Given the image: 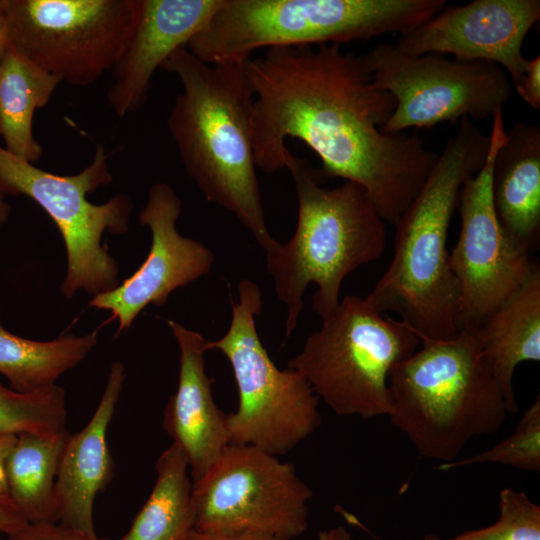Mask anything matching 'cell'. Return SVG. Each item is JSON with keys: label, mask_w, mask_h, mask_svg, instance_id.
<instances>
[{"label": "cell", "mask_w": 540, "mask_h": 540, "mask_svg": "<svg viewBox=\"0 0 540 540\" xmlns=\"http://www.w3.org/2000/svg\"><path fill=\"white\" fill-rule=\"evenodd\" d=\"M445 0H224L187 44L207 64H244L262 47L343 44L427 21Z\"/></svg>", "instance_id": "obj_6"}, {"label": "cell", "mask_w": 540, "mask_h": 540, "mask_svg": "<svg viewBox=\"0 0 540 540\" xmlns=\"http://www.w3.org/2000/svg\"><path fill=\"white\" fill-rule=\"evenodd\" d=\"M295 186L298 214L292 237L266 252L277 298L286 307L285 333L295 330L304 294L316 286L313 310L321 320L339 305L344 279L376 261L387 243L386 222L357 183L324 186L308 160L288 152L286 167Z\"/></svg>", "instance_id": "obj_4"}, {"label": "cell", "mask_w": 540, "mask_h": 540, "mask_svg": "<svg viewBox=\"0 0 540 540\" xmlns=\"http://www.w3.org/2000/svg\"><path fill=\"white\" fill-rule=\"evenodd\" d=\"M317 540H353L351 534L342 526L320 531Z\"/></svg>", "instance_id": "obj_33"}, {"label": "cell", "mask_w": 540, "mask_h": 540, "mask_svg": "<svg viewBox=\"0 0 540 540\" xmlns=\"http://www.w3.org/2000/svg\"><path fill=\"white\" fill-rule=\"evenodd\" d=\"M17 435L0 434V496H7V486L5 478L6 460L15 444Z\"/></svg>", "instance_id": "obj_32"}, {"label": "cell", "mask_w": 540, "mask_h": 540, "mask_svg": "<svg viewBox=\"0 0 540 540\" xmlns=\"http://www.w3.org/2000/svg\"><path fill=\"white\" fill-rule=\"evenodd\" d=\"M98 343L97 330L86 335H61L36 341L17 336L0 326V373L10 388L32 393L55 385L66 371L80 364Z\"/></svg>", "instance_id": "obj_23"}, {"label": "cell", "mask_w": 540, "mask_h": 540, "mask_svg": "<svg viewBox=\"0 0 540 540\" xmlns=\"http://www.w3.org/2000/svg\"><path fill=\"white\" fill-rule=\"evenodd\" d=\"M244 68L254 95L256 167L282 170L286 139H299L320 158L322 182L357 183L395 226L438 155L415 135L381 130L396 100L374 84L362 55L339 44L275 47Z\"/></svg>", "instance_id": "obj_1"}, {"label": "cell", "mask_w": 540, "mask_h": 540, "mask_svg": "<svg viewBox=\"0 0 540 540\" xmlns=\"http://www.w3.org/2000/svg\"><path fill=\"white\" fill-rule=\"evenodd\" d=\"M489 148L490 135L463 117L395 225L393 257L365 297L377 311L399 316L420 341L449 340L459 332V292L449 263L448 232L461 187L483 167Z\"/></svg>", "instance_id": "obj_3"}, {"label": "cell", "mask_w": 540, "mask_h": 540, "mask_svg": "<svg viewBox=\"0 0 540 540\" xmlns=\"http://www.w3.org/2000/svg\"><path fill=\"white\" fill-rule=\"evenodd\" d=\"M139 10L140 0H0L10 45L73 86L112 71Z\"/></svg>", "instance_id": "obj_10"}, {"label": "cell", "mask_w": 540, "mask_h": 540, "mask_svg": "<svg viewBox=\"0 0 540 540\" xmlns=\"http://www.w3.org/2000/svg\"><path fill=\"white\" fill-rule=\"evenodd\" d=\"M167 324L179 348V376L170 397L163 428L184 452L193 481L199 479L230 444L226 414L215 403L205 370V339L175 320Z\"/></svg>", "instance_id": "obj_17"}, {"label": "cell", "mask_w": 540, "mask_h": 540, "mask_svg": "<svg viewBox=\"0 0 540 540\" xmlns=\"http://www.w3.org/2000/svg\"><path fill=\"white\" fill-rule=\"evenodd\" d=\"M28 525L20 511L6 496H0V533L11 536Z\"/></svg>", "instance_id": "obj_30"}, {"label": "cell", "mask_w": 540, "mask_h": 540, "mask_svg": "<svg viewBox=\"0 0 540 540\" xmlns=\"http://www.w3.org/2000/svg\"><path fill=\"white\" fill-rule=\"evenodd\" d=\"M153 489L120 540H181L194 527L188 460L175 443L156 461Z\"/></svg>", "instance_id": "obj_24"}, {"label": "cell", "mask_w": 540, "mask_h": 540, "mask_svg": "<svg viewBox=\"0 0 540 540\" xmlns=\"http://www.w3.org/2000/svg\"><path fill=\"white\" fill-rule=\"evenodd\" d=\"M69 435H17L5 466L7 496L28 524L59 522L56 480Z\"/></svg>", "instance_id": "obj_21"}, {"label": "cell", "mask_w": 540, "mask_h": 540, "mask_svg": "<svg viewBox=\"0 0 540 540\" xmlns=\"http://www.w3.org/2000/svg\"><path fill=\"white\" fill-rule=\"evenodd\" d=\"M515 90L532 108L540 109V56L528 60L524 76Z\"/></svg>", "instance_id": "obj_29"}, {"label": "cell", "mask_w": 540, "mask_h": 540, "mask_svg": "<svg viewBox=\"0 0 540 540\" xmlns=\"http://www.w3.org/2000/svg\"><path fill=\"white\" fill-rule=\"evenodd\" d=\"M181 206L179 196L169 184L158 182L149 188L147 201L138 213L139 223L151 233L146 259L117 287L89 301L90 307L111 313L118 322V334L129 329L148 305L165 304L174 290L212 269L213 252L177 230Z\"/></svg>", "instance_id": "obj_14"}, {"label": "cell", "mask_w": 540, "mask_h": 540, "mask_svg": "<svg viewBox=\"0 0 540 540\" xmlns=\"http://www.w3.org/2000/svg\"><path fill=\"white\" fill-rule=\"evenodd\" d=\"M244 64H207L186 46L173 52L161 68L178 77L183 91L167 128L205 199L231 212L267 252L278 241L266 224L256 174L254 95Z\"/></svg>", "instance_id": "obj_2"}, {"label": "cell", "mask_w": 540, "mask_h": 540, "mask_svg": "<svg viewBox=\"0 0 540 540\" xmlns=\"http://www.w3.org/2000/svg\"><path fill=\"white\" fill-rule=\"evenodd\" d=\"M422 540H540V506L524 492L506 487L499 493L495 523L451 538L427 534Z\"/></svg>", "instance_id": "obj_27"}, {"label": "cell", "mask_w": 540, "mask_h": 540, "mask_svg": "<svg viewBox=\"0 0 540 540\" xmlns=\"http://www.w3.org/2000/svg\"><path fill=\"white\" fill-rule=\"evenodd\" d=\"M0 540H10V538L0 533Z\"/></svg>", "instance_id": "obj_36"}, {"label": "cell", "mask_w": 540, "mask_h": 540, "mask_svg": "<svg viewBox=\"0 0 540 540\" xmlns=\"http://www.w3.org/2000/svg\"><path fill=\"white\" fill-rule=\"evenodd\" d=\"M181 540H280L276 537L256 533V532H238V533H215L204 532L191 529Z\"/></svg>", "instance_id": "obj_31"}, {"label": "cell", "mask_w": 540, "mask_h": 540, "mask_svg": "<svg viewBox=\"0 0 540 540\" xmlns=\"http://www.w3.org/2000/svg\"><path fill=\"white\" fill-rule=\"evenodd\" d=\"M103 145L92 161L74 175H57L35 166L0 145V192L26 196L38 204L56 224L66 249V274L61 294L69 299L77 292L95 296L119 285V266L102 243L104 233L127 232L133 211L132 199L116 194L103 204L87 195L112 182Z\"/></svg>", "instance_id": "obj_8"}, {"label": "cell", "mask_w": 540, "mask_h": 540, "mask_svg": "<svg viewBox=\"0 0 540 540\" xmlns=\"http://www.w3.org/2000/svg\"><path fill=\"white\" fill-rule=\"evenodd\" d=\"M262 293L249 279L238 284L226 333L206 348L228 359L238 391L235 412L226 414L230 443L258 447L273 455L295 448L321 424L319 398L296 370L279 369L264 347L256 327Z\"/></svg>", "instance_id": "obj_9"}, {"label": "cell", "mask_w": 540, "mask_h": 540, "mask_svg": "<svg viewBox=\"0 0 540 540\" xmlns=\"http://www.w3.org/2000/svg\"><path fill=\"white\" fill-rule=\"evenodd\" d=\"M10 46L8 31L0 14V64Z\"/></svg>", "instance_id": "obj_34"}, {"label": "cell", "mask_w": 540, "mask_h": 540, "mask_svg": "<svg viewBox=\"0 0 540 540\" xmlns=\"http://www.w3.org/2000/svg\"><path fill=\"white\" fill-rule=\"evenodd\" d=\"M10 540H107L96 534H89L56 524H28L19 532L8 536Z\"/></svg>", "instance_id": "obj_28"}, {"label": "cell", "mask_w": 540, "mask_h": 540, "mask_svg": "<svg viewBox=\"0 0 540 540\" xmlns=\"http://www.w3.org/2000/svg\"><path fill=\"white\" fill-rule=\"evenodd\" d=\"M125 366L112 363L100 402L87 425L70 434L56 480L59 524L89 534L94 529L93 508L97 494L113 476L108 428L125 381Z\"/></svg>", "instance_id": "obj_18"}, {"label": "cell", "mask_w": 540, "mask_h": 540, "mask_svg": "<svg viewBox=\"0 0 540 540\" xmlns=\"http://www.w3.org/2000/svg\"><path fill=\"white\" fill-rule=\"evenodd\" d=\"M421 342L389 373L388 416L421 457L449 463L474 437L497 432L513 411L476 328Z\"/></svg>", "instance_id": "obj_5"}, {"label": "cell", "mask_w": 540, "mask_h": 540, "mask_svg": "<svg viewBox=\"0 0 540 540\" xmlns=\"http://www.w3.org/2000/svg\"><path fill=\"white\" fill-rule=\"evenodd\" d=\"M65 391L55 384L21 393L0 382V434L55 436L68 432Z\"/></svg>", "instance_id": "obj_25"}, {"label": "cell", "mask_w": 540, "mask_h": 540, "mask_svg": "<svg viewBox=\"0 0 540 540\" xmlns=\"http://www.w3.org/2000/svg\"><path fill=\"white\" fill-rule=\"evenodd\" d=\"M362 58L374 84L396 100L393 114L381 127L386 133L454 124L463 117L492 118L511 95L510 79L489 61L411 55L390 43L377 44Z\"/></svg>", "instance_id": "obj_12"}, {"label": "cell", "mask_w": 540, "mask_h": 540, "mask_svg": "<svg viewBox=\"0 0 540 540\" xmlns=\"http://www.w3.org/2000/svg\"><path fill=\"white\" fill-rule=\"evenodd\" d=\"M59 83L9 46L0 64V137L6 150L31 163L40 159L43 149L33 134V117Z\"/></svg>", "instance_id": "obj_22"}, {"label": "cell", "mask_w": 540, "mask_h": 540, "mask_svg": "<svg viewBox=\"0 0 540 540\" xmlns=\"http://www.w3.org/2000/svg\"><path fill=\"white\" fill-rule=\"evenodd\" d=\"M539 18V0H474L445 6L400 34L394 45L411 55L450 54L493 62L509 73L516 89L529 60L522 55V44Z\"/></svg>", "instance_id": "obj_15"}, {"label": "cell", "mask_w": 540, "mask_h": 540, "mask_svg": "<svg viewBox=\"0 0 540 540\" xmlns=\"http://www.w3.org/2000/svg\"><path fill=\"white\" fill-rule=\"evenodd\" d=\"M490 148L483 167L462 185L461 227L449 253L458 284V330L477 328L528 278L535 262L500 226L491 200L494 158L505 141L503 109L492 117Z\"/></svg>", "instance_id": "obj_13"}, {"label": "cell", "mask_w": 540, "mask_h": 540, "mask_svg": "<svg viewBox=\"0 0 540 540\" xmlns=\"http://www.w3.org/2000/svg\"><path fill=\"white\" fill-rule=\"evenodd\" d=\"M224 0H140L136 25L112 69L107 101L118 117L139 110L155 71L208 23Z\"/></svg>", "instance_id": "obj_16"}, {"label": "cell", "mask_w": 540, "mask_h": 540, "mask_svg": "<svg viewBox=\"0 0 540 540\" xmlns=\"http://www.w3.org/2000/svg\"><path fill=\"white\" fill-rule=\"evenodd\" d=\"M1 325H2V324H1V312H0V326H1Z\"/></svg>", "instance_id": "obj_37"}, {"label": "cell", "mask_w": 540, "mask_h": 540, "mask_svg": "<svg viewBox=\"0 0 540 540\" xmlns=\"http://www.w3.org/2000/svg\"><path fill=\"white\" fill-rule=\"evenodd\" d=\"M311 488L296 468L246 444H228L192 485L194 529L291 540L308 527Z\"/></svg>", "instance_id": "obj_11"}, {"label": "cell", "mask_w": 540, "mask_h": 540, "mask_svg": "<svg viewBox=\"0 0 540 540\" xmlns=\"http://www.w3.org/2000/svg\"><path fill=\"white\" fill-rule=\"evenodd\" d=\"M11 213L9 204L5 201L4 195L0 192V226L8 220Z\"/></svg>", "instance_id": "obj_35"}, {"label": "cell", "mask_w": 540, "mask_h": 540, "mask_svg": "<svg viewBox=\"0 0 540 540\" xmlns=\"http://www.w3.org/2000/svg\"><path fill=\"white\" fill-rule=\"evenodd\" d=\"M494 158L491 200L507 236L529 254L540 241V127L515 123Z\"/></svg>", "instance_id": "obj_19"}, {"label": "cell", "mask_w": 540, "mask_h": 540, "mask_svg": "<svg viewBox=\"0 0 540 540\" xmlns=\"http://www.w3.org/2000/svg\"><path fill=\"white\" fill-rule=\"evenodd\" d=\"M321 321L288 368L338 415L388 416L389 373L419 348L418 336L355 295L345 296Z\"/></svg>", "instance_id": "obj_7"}, {"label": "cell", "mask_w": 540, "mask_h": 540, "mask_svg": "<svg viewBox=\"0 0 540 540\" xmlns=\"http://www.w3.org/2000/svg\"><path fill=\"white\" fill-rule=\"evenodd\" d=\"M483 356L502 386L513 414L516 367L540 360V266L476 328Z\"/></svg>", "instance_id": "obj_20"}, {"label": "cell", "mask_w": 540, "mask_h": 540, "mask_svg": "<svg viewBox=\"0 0 540 540\" xmlns=\"http://www.w3.org/2000/svg\"><path fill=\"white\" fill-rule=\"evenodd\" d=\"M497 463L525 471H540V397L524 411L512 434L493 447L449 463L438 464L435 469L449 471L455 468Z\"/></svg>", "instance_id": "obj_26"}]
</instances>
